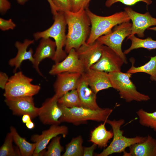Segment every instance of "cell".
Returning a JSON list of instances; mask_svg holds the SVG:
<instances>
[{"label": "cell", "instance_id": "30", "mask_svg": "<svg viewBox=\"0 0 156 156\" xmlns=\"http://www.w3.org/2000/svg\"><path fill=\"white\" fill-rule=\"evenodd\" d=\"M61 138V136L58 135L53 138L47 147V150L44 151L42 156H61V153L64 150L60 144Z\"/></svg>", "mask_w": 156, "mask_h": 156}, {"label": "cell", "instance_id": "23", "mask_svg": "<svg viewBox=\"0 0 156 156\" xmlns=\"http://www.w3.org/2000/svg\"><path fill=\"white\" fill-rule=\"evenodd\" d=\"M10 130L13 141L18 148L21 156H33L36 147V143H31L27 142L25 138L19 135L14 127H11Z\"/></svg>", "mask_w": 156, "mask_h": 156}, {"label": "cell", "instance_id": "4", "mask_svg": "<svg viewBox=\"0 0 156 156\" xmlns=\"http://www.w3.org/2000/svg\"><path fill=\"white\" fill-rule=\"evenodd\" d=\"M58 105L62 113L59 119L60 122L70 123L75 125L85 124L89 120L104 122L113 111L108 108L93 110L82 107L68 108Z\"/></svg>", "mask_w": 156, "mask_h": 156}, {"label": "cell", "instance_id": "37", "mask_svg": "<svg viewBox=\"0 0 156 156\" xmlns=\"http://www.w3.org/2000/svg\"><path fill=\"white\" fill-rule=\"evenodd\" d=\"M9 78L6 73L1 72L0 73V87L4 89Z\"/></svg>", "mask_w": 156, "mask_h": 156}, {"label": "cell", "instance_id": "24", "mask_svg": "<svg viewBox=\"0 0 156 156\" xmlns=\"http://www.w3.org/2000/svg\"><path fill=\"white\" fill-rule=\"evenodd\" d=\"M133 60H131L132 65L127 73L132 74L138 73H144L150 75L152 81H156V55L151 57L150 60L145 64L138 67L134 65Z\"/></svg>", "mask_w": 156, "mask_h": 156}, {"label": "cell", "instance_id": "14", "mask_svg": "<svg viewBox=\"0 0 156 156\" xmlns=\"http://www.w3.org/2000/svg\"><path fill=\"white\" fill-rule=\"evenodd\" d=\"M5 102L14 115L27 114L31 119L38 116V108L35 106L33 96L5 98Z\"/></svg>", "mask_w": 156, "mask_h": 156}, {"label": "cell", "instance_id": "31", "mask_svg": "<svg viewBox=\"0 0 156 156\" xmlns=\"http://www.w3.org/2000/svg\"><path fill=\"white\" fill-rule=\"evenodd\" d=\"M139 2H144L148 5L152 3V0H106L105 5L107 7H110L115 3L120 2L126 5L131 6Z\"/></svg>", "mask_w": 156, "mask_h": 156}, {"label": "cell", "instance_id": "10", "mask_svg": "<svg viewBox=\"0 0 156 156\" xmlns=\"http://www.w3.org/2000/svg\"><path fill=\"white\" fill-rule=\"evenodd\" d=\"M58 99L55 94L52 97L46 99L38 108V116L43 124L59 125L61 123L59 119L62 113L58 103Z\"/></svg>", "mask_w": 156, "mask_h": 156}, {"label": "cell", "instance_id": "34", "mask_svg": "<svg viewBox=\"0 0 156 156\" xmlns=\"http://www.w3.org/2000/svg\"><path fill=\"white\" fill-rule=\"evenodd\" d=\"M85 0H70V11L77 12L83 8Z\"/></svg>", "mask_w": 156, "mask_h": 156}, {"label": "cell", "instance_id": "41", "mask_svg": "<svg viewBox=\"0 0 156 156\" xmlns=\"http://www.w3.org/2000/svg\"><path fill=\"white\" fill-rule=\"evenodd\" d=\"M91 0H85L83 6V8L86 9L88 8L89 3Z\"/></svg>", "mask_w": 156, "mask_h": 156}, {"label": "cell", "instance_id": "29", "mask_svg": "<svg viewBox=\"0 0 156 156\" xmlns=\"http://www.w3.org/2000/svg\"><path fill=\"white\" fill-rule=\"evenodd\" d=\"M12 135L10 132L7 135L3 144L0 148V156H21L19 149H15L13 146Z\"/></svg>", "mask_w": 156, "mask_h": 156}, {"label": "cell", "instance_id": "7", "mask_svg": "<svg viewBox=\"0 0 156 156\" xmlns=\"http://www.w3.org/2000/svg\"><path fill=\"white\" fill-rule=\"evenodd\" d=\"M33 79L21 71L16 73L9 78L4 89L5 98L33 96L39 91L40 87L31 83Z\"/></svg>", "mask_w": 156, "mask_h": 156}, {"label": "cell", "instance_id": "38", "mask_svg": "<svg viewBox=\"0 0 156 156\" xmlns=\"http://www.w3.org/2000/svg\"><path fill=\"white\" fill-rule=\"evenodd\" d=\"M50 6L51 12L53 15L56 13L58 11L57 9L53 4L51 0H47Z\"/></svg>", "mask_w": 156, "mask_h": 156}, {"label": "cell", "instance_id": "16", "mask_svg": "<svg viewBox=\"0 0 156 156\" xmlns=\"http://www.w3.org/2000/svg\"><path fill=\"white\" fill-rule=\"evenodd\" d=\"M56 46L55 41L50 38H43L41 39L33 55L34 62L32 64L34 68L41 76L43 75L39 68L40 62L46 58L53 60L56 52Z\"/></svg>", "mask_w": 156, "mask_h": 156}, {"label": "cell", "instance_id": "12", "mask_svg": "<svg viewBox=\"0 0 156 156\" xmlns=\"http://www.w3.org/2000/svg\"><path fill=\"white\" fill-rule=\"evenodd\" d=\"M124 62L116 53L104 45L102 55L99 60L90 68L107 73L121 71Z\"/></svg>", "mask_w": 156, "mask_h": 156}, {"label": "cell", "instance_id": "25", "mask_svg": "<svg viewBox=\"0 0 156 156\" xmlns=\"http://www.w3.org/2000/svg\"><path fill=\"white\" fill-rule=\"evenodd\" d=\"M127 39L131 40V44L129 48L124 51L125 54L129 53L133 49L140 48L150 50L156 49V40H153L150 37L142 39L137 38L135 35H133L128 37Z\"/></svg>", "mask_w": 156, "mask_h": 156}, {"label": "cell", "instance_id": "9", "mask_svg": "<svg viewBox=\"0 0 156 156\" xmlns=\"http://www.w3.org/2000/svg\"><path fill=\"white\" fill-rule=\"evenodd\" d=\"M68 133V129L66 126L53 125H51L48 129L42 131L41 134L33 135L31 140L36 144L33 156H42L47 146L53 138L60 135L65 138Z\"/></svg>", "mask_w": 156, "mask_h": 156}, {"label": "cell", "instance_id": "39", "mask_svg": "<svg viewBox=\"0 0 156 156\" xmlns=\"http://www.w3.org/2000/svg\"><path fill=\"white\" fill-rule=\"evenodd\" d=\"M31 118L30 116L27 114H25L23 115L22 118V122L26 123L28 121L31 120Z\"/></svg>", "mask_w": 156, "mask_h": 156}, {"label": "cell", "instance_id": "42", "mask_svg": "<svg viewBox=\"0 0 156 156\" xmlns=\"http://www.w3.org/2000/svg\"><path fill=\"white\" fill-rule=\"evenodd\" d=\"M19 4L23 5L25 4L27 1L29 0H15Z\"/></svg>", "mask_w": 156, "mask_h": 156}, {"label": "cell", "instance_id": "28", "mask_svg": "<svg viewBox=\"0 0 156 156\" xmlns=\"http://www.w3.org/2000/svg\"><path fill=\"white\" fill-rule=\"evenodd\" d=\"M136 113L141 125L151 128L156 132V111L148 112L140 109Z\"/></svg>", "mask_w": 156, "mask_h": 156}, {"label": "cell", "instance_id": "33", "mask_svg": "<svg viewBox=\"0 0 156 156\" xmlns=\"http://www.w3.org/2000/svg\"><path fill=\"white\" fill-rule=\"evenodd\" d=\"M16 26V24L11 19L6 20L2 18H0V29L1 30L4 31L13 30Z\"/></svg>", "mask_w": 156, "mask_h": 156}, {"label": "cell", "instance_id": "8", "mask_svg": "<svg viewBox=\"0 0 156 156\" xmlns=\"http://www.w3.org/2000/svg\"><path fill=\"white\" fill-rule=\"evenodd\" d=\"M132 23L126 22L115 27L110 33L99 37L98 40L101 44L109 47L123 60L124 64L127 61L125 54L122 51V45L125 39L129 36L131 33Z\"/></svg>", "mask_w": 156, "mask_h": 156}, {"label": "cell", "instance_id": "6", "mask_svg": "<svg viewBox=\"0 0 156 156\" xmlns=\"http://www.w3.org/2000/svg\"><path fill=\"white\" fill-rule=\"evenodd\" d=\"M125 122L123 119L107 120L106 123L110 125L112 129L113 140L108 146L100 153L96 154V156H107L114 153H123L127 147L133 144L142 142L145 140L146 136H136L130 138L124 136L123 131L120 128Z\"/></svg>", "mask_w": 156, "mask_h": 156}, {"label": "cell", "instance_id": "22", "mask_svg": "<svg viewBox=\"0 0 156 156\" xmlns=\"http://www.w3.org/2000/svg\"><path fill=\"white\" fill-rule=\"evenodd\" d=\"M106 120L95 128L91 131L90 135L89 141L101 148L107 146L109 141L113 136L112 131H108L106 129L105 124Z\"/></svg>", "mask_w": 156, "mask_h": 156}, {"label": "cell", "instance_id": "15", "mask_svg": "<svg viewBox=\"0 0 156 156\" xmlns=\"http://www.w3.org/2000/svg\"><path fill=\"white\" fill-rule=\"evenodd\" d=\"M103 46L96 40L92 44L85 42L76 50L85 71L90 69L100 59L102 54Z\"/></svg>", "mask_w": 156, "mask_h": 156}, {"label": "cell", "instance_id": "40", "mask_svg": "<svg viewBox=\"0 0 156 156\" xmlns=\"http://www.w3.org/2000/svg\"><path fill=\"white\" fill-rule=\"evenodd\" d=\"M25 124L26 127L29 129H33L35 126L34 123L31 120L27 122Z\"/></svg>", "mask_w": 156, "mask_h": 156}, {"label": "cell", "instance_id": "21", "mask_svg": "<svg viewBox=\"0 0 156 156\" xmlns=\"http://www.w3.org/2000/svg\"><path fill=\"white\" fill-rule=\"evenodd\" d=\"M129 152H123L124 156H156V139L148 135L143 142L129 147Z\"/></svg>", "mask_w": 156, "mask_h": 156}, {"label": "cell", "instance_id": "26", "mask_svg": "<svg viewBox=\"0 0 156 156\" xmlns=\"http://www.w3.org/2000/svg\"><path fill=\"white\" fill-rule=\"evenodd\" d=\"M83 139L81 135L73 138L66 145L65 150L62 156H83Z\"/></svg>", "mask_w": 156, "mask_h": 156}, {"label": "cell", "instance_id": "3", "mask_svg": "<svg viewBox=\"0 0 156 156\" xmlns=\"http://www.w3.org/2000/svg\"><path fill=\"white\" fill-rule=\"evenodd\" d=\"M53 16L54 22L52 25L44 31L34 33L33 36L35 40L43 38H52L54 39L56 49L53 61L56 63L61 61L67 55L63 49L66 40L67 24L64 12L58 11Z\"/></svg>", "mask_w": 156, "mask_h": 156}, {"label": "cell", "instance_id": "11", "mask_svg": "<svg viewBox=\"0 0 156 156\" xmlns=\"http://www.w3.org/2000/svg\"><path fill=\"white\" fill-rule=\"evenodd\" d=\"M124 10L132 22L131 33L129 36L137 34L139 37L143 38L146 29L156 26V18L152 17L148 12L140 13L128 7L125 8Z\"/></svg>", "mask_w": 156, "mask_h": 156}, {"label": "cell", "instance_id": "19", "mask_svg": "<svg viewBox=\"0 0 156 156\" xmlns=\"http://www.w3.org/2000/svg\"><path fill=\"white\" fill-rule=\"evenodd\" d=\"M82 74L89 86L96 94L101 90L112 88L108 73L90 68Z\"/></svg>", "mask_w": 156, "mask_h": 156}, {"label": "cell", "instance_id": "36", "mask_svg": "<svg viewBox=\"0 0 156 156\" xmlns=\"http://www.w3.org/2000/svg\"><path fill=\"white\" fill-rule=\"evenodd\" d=\"M97 145L93 144L89 147H83V156H92L94 155V151L96 149Z\"/></svg>", "mask_w": 156, "mask_h": 156}, {"label": "cell", "instance_id": "5", "mask_svg": "<svg viewBox=\"0 0 156 156\" xmlns=\"http://www.w3.org/2000/svg\"><path fill=\"white\" fill-rule=\"evenodd\" d=\"M108 75L112 88L118 92L120 97L126 102L145 101L150 99L148 95L137 90L130 79L132 74L119 71L109 73Z\"/></svg>", "mask_w": 156, "mask_h": 156}, {"label": "cell", "instance_id": "13", "mask_svg": "<svg viewBox=\"0 0 156 156\" xmlns=\"http://www.w3.org/2000/svg\"><path fill=\"white\" fill-rule=\"evenodd\" d=\"M85 70L84 66L79 59L77 51L71 49L68 55L63 60L55 63L49 71L52 75L63 73H74L83 74Z\"/></svg>", "mask_w": 156, "mask_h": 156}, {"label": "cell", "instance_id": "32", "mask_svg": "<svg viewBox=\"0 0 156 156\" xmlns=\"http://www.w3.org/2000/svg\"><path fill=\"white\" fill-rule=\"evenodd\" d=\"M58 11L65 12L70 11V0H51Z\"/></svg>", "mask_w": 156, "mask_h": 156}, {"label": "cell", "instance_id": "43", "mask_svg": "<svg viewBox=\"0 0 156 156\" xmlns=\"http://www.w3.org/2000/svg\"><path fill=\"white\" fill-rule=\"evenodd\" d=\"M147 29L156 31V26L154 27H150L148 28Z\"/></svg>", "mask_w": 156, "mask_h": 156}, {"label": "cell", "instance_id": "35", "mask_svg": "<svg viewBox=\"0 0 156 156\" xmlns=\"http://www.w3.org/2000/svg\"><path fill=\"white\" fill-rule=\"evenodd\" d=\"M11 7V3L8 0H0V12L1 14L6 13Z\"/></svg>", "mask_w": 156, "mask_h": 156}, {"label": "cell", "instance_id": "18", "mask_svg": "<svg viewBox=\"0 0 156 156\" xmlns=\"http://www.w3.org/2000/svg\"><path fill=\"white\" fill-rule=\"evenodd\" d=\"M77 90L81 107L93 110L101 108L96 102V94L91 89L82 74L77 85Z\"/></svg>", "mask_w": 156, "mask_h": 156}, {"label": "cell", "instance_id": "1", "mask_svg": "<svg viewBox=\"0 0 156 156\" xmlns=\"http://www.w3.org/2000/svg\"><path fill=\"white\" fill-rule=\"evenodd\" d=\"M64 12L68 27L64 50L68 54L71 49L76 50L86 42L90 33L91 23L85 9L77 12Z\"/></svg>", "mask_w": 156, "mask_h": 156}, {"label": "cell", "instance_id": "27", "mask_svg": "<svg viewBox=\"0 0 156 156\" xmlns=\"http://www.w3.org/2000/svg\"><path fill=\"white\" fill-rule=\"evenodd\" d=\"M58 103L68 108L81 107L76 89L73 90L66 93L59 98Z\"/></svg>", "mask_w": 156, "mask_h": 156}, {"label": "cell", "instance_id": "20", "mask_svg": "<svg viewBox=\"0 0 156 156\" xmlns=\"http://www.w3.org/2000/svg\"><path fill=\"white\" fill-rule=\"evenodd\" d=\"M34 40L25 39L23 42L18 41L15 43V46L17 50V52L16 56L9 61V64L11 66L14 67V72L19 68L23 62L28 60L31 62L32 64L34 62L33 57V51L32 49L30 48L27 51L28 47L34 43Z\"/></svg>", "mask_w": 156, "mask_h": 156}, {"label": "cell", "instance_id": "17", "mask_svg": "<svg viewBox=\"0 0 156 156\" xmlns=\"http://www.w3.org/2000/svg\"><path fill=\"white\" fill-rule=\"evenodd\" d=\"M79 73L65 72L57 75L53 85L55 94L60 98L66 93L76 89L81 75Z\"/></svg>", "mask_w": 156, "mask_h": 156}, {"label": "cell", "instance_id": "2", "mask_svg": "<svg viewBox=\"0 0 156 156\" xmlns=\"http://www.w3.org/2000/svg\"><path fill=\"white\" fill-rule=\"evenodd\" d=\"M85 9L91 26L90 33L86 41L88 44H92L101 36L110 33L116 25L130 20L125 11L107 16H102L94 14L88 8Z\"/></svg>", "mask_w": 156, "mask_h": 156}]
</instances>
